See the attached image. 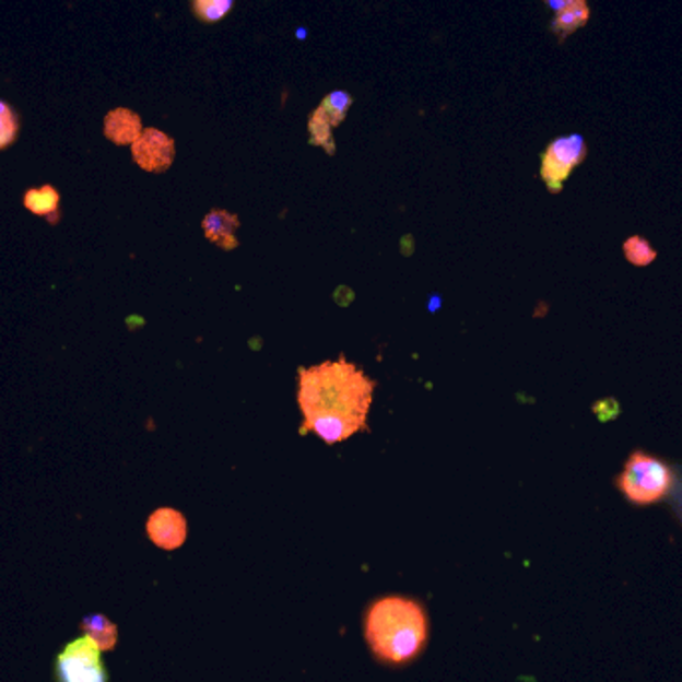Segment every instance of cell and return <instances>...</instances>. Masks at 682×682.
<instances>
[{
	"label": "cell",
	"mask_w": 682,
	"mask_h": 682,
	"mask_svg": "<svg viewBox=\"0 0 682 682\" xmlns=\"http://www.w3.org/2000/svg\"><path fill=\"white\" fill-rule=\"evenodd\" d=\"M307 432L316 433L321 442L328 445L348 442L355 433L365 432L362 425L352 421L341 420V418H316L302 425V435Z\"/></svg>",
	"instance_id": "7c38bea8"
},
{
	"label": "cell",
	"mask_w": 682,
	"mask_h": 682,
	"mask_svg": "<svg viewBox=\"0 0 682 682\" xmlns=\"http://www.w3.org/2000/svg\"><path fill=\"white\" fill-rule=\"evenodd\" d=\"M19 137V116L11 104L0 101V150L11 146Z\"/></svg>",
	"instance_id": "e0dca14e"
},
{
	"label": "cell",
	"mask_w": 682,
	"mask_h": 682,
	"mask_svg": "<svg viewBox=\"0 0 682 682\" xmlns=\"http://www.w3.org/2000/svg\"><path fill=\"white\" fill-rule=\"evenodd\" d=\"M674 485V469L665 459L648 454L645 449H635L628 455L625 467L614 478V487L635 507L657 505Z\"/></svg>",
	"instance_id": "3957f363"
},
{
	"label": "cell",
	"mask_w": 682,
	"mask_h": 682,
	"mask_svg": "<svg viewBox=\"0 0 682 682\" xmlns=\"http://www.w3.org/2000/svg\"><path fill=\"white\" fill-rule=\"evenodd\" d=\"M352 104L353 98L345 91L328 94L307 120L309 144L319 146V149L326 150L330 156H333L336 154L333 128H338L345 120Z\"/></svg>",
	"instance_id": "8992f818"
},
{
	"label": "cell",
	"mask_w": 682,
	"mask_h": 682,
	"mask_svg": "<svg viewBox=\"0 0 682 682\" xmlns=\"http://www.w3.org/2000/svg\"><path fill=\"white\" fill-rule=\"evenodd\" d=\"M589 156V146L583 134H567L549 142L541 154V180L546 190L558 193L571 178V174L579 168Z\"/></svg>",
	"instance_id": "277c9868"
},
{
	"label": "cell",
	"mask_w": 682,
	"mask_h": 682,
	"mask_svg": "<svg viewBox=\"0 0 682 682\" xmlns=\"http://www.w3.org/2000/svg\"><path fill=\"white\" fill-rule=\"evenodd\" d=\"M364 637L381 665L405 667L425 650L430 616L418 599L386 595L365 609Z\"/></svg>",
	"instance_id": "7a4b0ae2"
},
{
	"label": "cell",
	"mask_w": 682,
	"mask_h": 682,
	"mask_svg": "<svg viewBox=\"0 0 682 682\" xmlns=\"http://www.w3.org/2000/svg\"><path fill=\"white\" fill-rule=\"evenodd\" d=\"M132 158L142 170L160 174L170 168L176 158V144L158 128H144L132 144Z\"/></svg>",
	"instance_id": "52a82bcc"
},
{
	"label": "cell",
	"mask_w": 682,
	"mask_h": 682,
	"mask_svg": "<svg viewBox=\"0 0 682 682\" xmlns=\"http://www.w3.org/2000/svg\"><path fill=\"white\" fill-rule=\"evenodd\" d=\"M60 205V193L52 186H40L24 193V208L35 216H50L57 214Z\"/></svg>",
	"instance_id": "5bb4252c"
},
{
	"label": "cell",
	"mask_w": 682,
	"mask_h": 682,
	"mask_svg": "<svg viewBox=\"0 0 682 682\" xmlns=\"http://www.w3.org/2000/svg\"><path fill=\"white\" fill-rule=\"evenodd\" d=\"M546 7L555 12L549 31L557 36L558 43H565L591 21V7L587 0H545Z\"/></svg>",
	"instance_id": "9c48e42d"
},
{
	"label": "cell",
	"mask_w": 682,
	"mask_h": 682,
	"mask_svg": "<svg viewBox=\"0 0 682 682\" xmlns=\"http://www.w3.org/2000/svg\"><path fill=\"white\" fill-rule=\"evenodd\" d=\"M239 220L227 210H210L202 222V230L208 242H212L220 250H236L239 246L236 232Z\"/></svg>",
	"instance_id": "30bf717a"
},
{
	"label": "cell",
	"mask_w": 682,
	"mask_h": 682,
	"mask_svg": "<svg viewBox=\"0 0 682 682\" xmlns=\"http://www.w3.org/2000/svg\"><path fill=\"white\" fill-rule=\"evenodd\" d=\"M623 254H625L626 262L637 268H647L657 260V250L650 246V242L640 236H631L623 244Z\"/></svg>",
	"instance_id": "9a60e30c"
},
{
	"label": "cell",
	"mask_w": 682,
	"mask_h": 682,
	"mask_svg": "<svg viewBox=\"0 0 682 682\" xmlns=\"http://www.w3.org/2000/svg\"><path fill=\"white\" fill-rule=\"evenodd\" d=\"M234 9V0H192V12L202 23H217Z\"/></svg>",
	"instance_id": "2e32d148"
},
{
	"label": "cell",
	"mask_w": 682,
	"mask_h": 682,
	"mask_svg": "<svg viewBox=\"0 0 682 682\" xmlns=\"http://www.w3.org/2000/svg\"><path fill=\"white\" fill-rule=\"evenodd\" d=\"M146 533L154 545L164 551H174L186 543L188 524L183 513L172 507H160L150 515Z\"/></svg>",
	"instance_id": "ba28073f"
},
{
	"label": "cell",
	"mask_w": 682,
	"mask_h": 682,
	"mask_svg": "<svg viewBox=\"0 0 682 682\" xmlns=\"http://www.w3.org/2000/svg\"><path fill=\"white\" fill-rule=\"evenodd\" d=\"M82 631L91 637L101 650H113L118 643V626L104 614H86L82 619Z\"/></svg>",
	"instance_id": "4fadbf2b"
},
{
	"label": "cell",
	"mask_w": 682,
	"mask_h": 682,
	"mask_svg": "<svg viewBox=\"0 0 682 682\" xmlns=\"http://www.w3.org/2000/svg\"><path fill=\"white\" fill-rule=\"evenodd\" d=\"M376 379L341 353L333 362L297 369V405L304 423L316 418H341L367 432V413L374 405Z\"/></svg>",
	"instance_id": "6da1fadb"
},
{
	"label": "cell",
	"mask_w": 682,
	"mask_h": 682,
	"mask_svg": "<svg viewBox=\"0 0 682 682\" xmlns=\"http://www.w3.org/2000/svg\"><path fill=\"white\" fill-rule=\"evenodd\" d=\"M142 130L144 128L140 116L128 108H116L104 118V134L118 146L134 144Z\"/></svg>",
	"instance_id": "8fae6325"
},
{
	"label": "cell",
	"mask_w": 682,
	"mask_h": 682,
	"mask_svg": "<svg viewBox=\"0 0 682 682\" xmlns=\"http://www.w3.org/2000/svg\"><path fill=\"white\" fill-rule=\"evenodd\" d=\"M101 648L91 637H79L57 657V682H108Z\"/></svg>",
	"instance_id": "5b68a950"
}]
</instances>
